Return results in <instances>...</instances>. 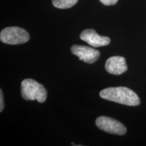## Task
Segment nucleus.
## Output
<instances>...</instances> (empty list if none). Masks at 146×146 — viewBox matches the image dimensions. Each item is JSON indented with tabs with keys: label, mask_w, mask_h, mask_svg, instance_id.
Here are the masks:
<instances>
[{
	"label": "nucleus",
	"mask_w": 146,
	"mask_h": 146,
	"mask_svg": "<svg viewBox=\"0 0 146 146\" xmlns=\"http://www.w3.org/2000/svg\"><path fill=\"white\" fill-rule=\"evenodd\" d=\"M81 40L85 41L91 46L94 47L108 45L110 43V39L108 36H100L94 29H85L80 35Z\"/></svg>",
	"instance_id": "obj_6"
},
{
	"label": "nucleus",
	"mask_w": 146,
	"mask_h": 146,
	"mask_svg": "<svg viewBox=\"0 0 146 146\" xmlns=\"http://www.w3.org/2000/svg\"><path fill=\"white\" fill-rule=\"evenodd\" d=\"M105 68L108 72L114 75H120L128 70L125 58L122 56H112L108 58Z\"/></svg>",
	"instance_id": "obj_7"
},
{
	"label": "nucleus",
	"mask_w": 146,
	"mask_h": 146,
	"mask_svg": "<svg viewBox=\"0 0 146 146\" xmlns=\"http://www.w3.org/2000/svg\"><path fill=\"white\" fill-rule=\"evenodd\" d=\"M100 1L105 5H113L116 4L118 0H100Z\"/></svg>",
	"instance_id": "obj_9"
},
{
	"label": "nucleus",
	"mask_w": 146,
	"mask_h": 146,
	"mask_svg": "<svg viewBox=\"0 0 146 146\" xmlns=\"http://www.w3.org/2000/svg\"><path fill=\"white\" fill-rule=\"evenodd\" d=\"M71 52L84 62L93 64L99 59L100 53L93 47L85 45H74L71 47Z\"/></svg>",
	"instance_id": "obj_5"
},
{
	"label": "nucleus",
	"mask_w": 146,
	"mask_h": 146,
	"mask_svg": "<svg viewBox=\"0 0 146 146\" xmlns=\"http://www.w3.org/2000/svg\"><path fill=\"white\" fill-rule=\"evenodd\" d=\"M78 0H52L54 7L59 9H67L72 8L77 3Z\"/></svg>",
	"instance_id": "obj_8"
},
{
	"label": "nucleus",
	"mask_w": 146,
	"mask_h": 146,
	"mask_svg": "<svg viewBox=\"0 0 146 146\" xmlns=\"http://www.w3.org/2000/svg\"><path fill=\"white\" fill-rule=\"evenodd\" d=\"M96 124L100 129L110 134L123 135L127 132V129L121 123L107 116L98 117L96 120Z\"/></svg>",
	"instance_id": "obj_4"
},
{
	"label": "nucleus",
	"mask_w": 146,
	"mask_h": 146,
	"mask_svg": "<svg viewBox=\"0 0 146 146\" xmlns=\"http://www.w3.org/2000/svg\"><path fill=\"white\" fill-rule=\"evenodd\" d=\"M100 96L103 99L129 106L140 104V99L131 89L125 87H109L100 91Z\"/></svg>",
	"instance_id": "obj_1"
},
{
	"label": "nucleus",
	"mask_w": 146,
	"mask_h": 146,
	"mask_svg": "<svg viewBox=\"0 0 146 146\" xmlns=\"http://www.w3.org/2000/svg\"><path fill=\"white\" fill-rule=\"evenodd\" d=\"M21 95L25 100H36L39 103H43L47 99V91L44 86L31 78L22 81Z\"/></svg>",
	"instance_id": "obj_2"
},
{
	"label": "nucleus",
	"mask_w": 146,
	"mask_h": 146,
	"mask_svg": "<svg viewBox=\"0 0 146 146\" xmlns=\"http://www.w3.org/2000/svg\"><path fill=\"white\" fill-rule=\"evenodd\" d=\"M30 35L26 30L18 27H10L3 29L0 33V39L9 45H18L27 43Z\"/></svg>",
	"instance_id": "obj_3"
},
{
	"label": "nucleus",
	"mask_w": 146,
	"mask_h": 146,
	"mask_svg": "<svg viewBox=\"0 0 146 146\" xmlns=\"http://www.w3.org/2000/svg\"><path fill=\"white\" fill-rule=\"evenodd\" d=\"M4 108V102H3V97L2 90H0V112H2Z\"/></svg>",
	"instance_id": "obj_10"
}]
</instances>
